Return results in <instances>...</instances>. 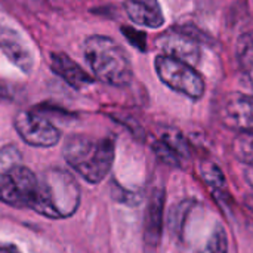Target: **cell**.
<instances>
[{
    "mask_svg": "<svg viewBox=\"0 0 253 253\" xmlns=\"http://www.w3.org/2000/svg\"><path fill=\"white\" fill-rule=\"evenodd\" d=\"M65 162L87 182L98 184L110 172L114 162V141L111 138H90L74 135L64 144Z\"/></svg>",
    "mask_w": 253,
    "mask_h": 253,
    "instance_id": "1",
    "label": "cell"
},
{
    "mask_svg": "<svg viewBox=\"0 0 253 253\" xmlns=\"http://www.w3.org/2000/svg\"><path fill=\"white\" fill-rule=\"evenodd\" d=\"M80 203V190L65 170L50 169L39 178L33 211L50 219L70 218L76 213Z\"/></svg>",
    "mask_w": 253,
    "mask_h": 253,
    "instance_id": "2",
    "label": "cell"
},
{
    "mask_svg": "<svg viewBox=\"0 0 253 253\" xmlns=\"http://www.w3.org/2000/svg\"><path fill=\"white\" fill-rule=\"evenodd\" d=\"M84 56L95 77L111 86H126L133 73L126 50L107 36H90L84 40Z\"/></svg>",
    "mask_w": 253,
    "mask_h": 253,
    "instance_id": "3",
    "label": "cell"
},
{
    "mask_svg": "<svg viewBox=\"0 0 253 253\" xmlns=\"http://www.w3.org/2000/svg\"><path fill=\"white\" fill-rule=\"evenodd\" d=\"M159 79L170 89L199 99L205 93V80L193 65L169 55H160L154 62Z\"/></svg>",
    "mask_w": 253,
    "mask_h": 253,
    "instance_id": "4",
    "label": "cell"
},
{
    "mask_svg": "<svg viewBox=\"0 0 253 253\" xmlns=\"http://www.w3.org/2000/svg\"><path fill=\"white\" fill-rule=\"evenodd\" d=\"M39 178L25 166L15 165L0 173V202L16 209H31Z\"/></svg>",
    "mask_w": 253,
    "mask_h": 253,
    "instance_id": "5",
    "label": "cell"
},
{
    "mask_svg": "<svg viewBox=\"0 0 253 253\" xmlns=\"http://www.w3.org/2000/svg\"><path fill=\"white\" fill-rule=\"evenodd\" d=\"M15 129L24 142L33 147H53L59 141V130L44 117L31 113L19 111L13 120Z\"/></svg>",
    "mask_w": 253,
    "mask_h": 253,
    "instance_id": "6",
    "label": "cell"
},
{
    "mask_svg": "<svg viewBox=\"0 0 253 253\" xmlns=\"http://www.w3.org/2000/svg\"><path fill=\"white\" fill-rule=\"evenodd\" d=\"M219 120L230 129L253 132V96L230 93L221 102Z\"/></svg>",
    "mask_w": 253,
    "mask_h": 253,
    "instance_id": "7",
    "label": "cell"
},
{
    "mask_svg": "<svg viewBox=\"0 0 253 253\" xmlns=\"http://www.w3.org/2000/svg\"><path fill=\"white\" fill-rule=\"evenodd\" d=\"M0 50L21 71L30 73L33 70L34 67L33 52L30 50L24 37L18 31L9 27H0Z\"/></svg>",
    "mask_w": 253,
    "mask_h": 253,
    "instance_id": "8",
    "label": "cell"
},
{
    "mask_svg": "<svg viewBox=\"0 0 253 253\" xmlns=\"http://www.w3.org/2000/svg\"><path fill=\"white\" fill-rule=\"evenodd\" d=\"M157 44L165 52L163 55L173 56L190 65L196 64L200 58V49L196 40H193L190 36L184 33H176V31L165 33L157 40Z\"/></svg>",
    "mask_w": 253,
    "mask_h": 253,
    "instance_id": "9",
    "label": "cell"
},
{
    "mask_svg": "<svg viewBox=\"0 0 253 253\" xmlns=\"http://www.w3.org/2000/svg\"><path fill=\"white\" fill-rule=\"evenodd\" d=\"M125 10L132 22L142 27L159 28L165 22V16L157 0H125Z\"/></svg>",
    "mask_w": 253,
    "mask_h": 253,
    "instance_id": "10",
    "label": "cell"
},
{
    "mask_svg": "<svg viewBox=\"0 0 253 253\" xmlns=\"http://www.w3.org/2000/svg\"><path fill=\"white\" fill-rule=\"evenodd\" d=\"M50 67L52 71L65 80L74 89H83L92 84L93 79L73 59H70L65 53L55 52L50 56Z\"/></svg>",
    "mask_w": 253,
    "mask_h": 253,
    "instance_id": "11",
    "label": "cell"
},
{
    "mask_svg": "<svg viewBox=\"0 0 253 253\" xmlns=\"http://www.w3.org/2000/svg\"><path fill=\"white\" fill-rule=\"evenodd\" d=\"M163 209H165V191L157 188L153 191L148 209L145 215V240L151 246H157L162 237L163 227Z\"/></svg>",
    "mask_w": 253,
    "mask_h": 253,
    "instance_id": "12",
    "label": "cell"
},
{
    "mask_svg": "<svg viewBox=\"0 0 253 253\" xmlns=\"http://www.w3.org/2000/svg\"><path fill=\"white\" fill-rule=\"evenodd\" d=\"M237 56L240 65L253 84V31L243 34L237 43Z\"/></svg>",
    "mask_w": 253,
    "mask_h": 253,
    "instance_id": "13",
    "label": "cell"
},
{
    "mask_svg": "<svg viewBox=\"0 0 253 253\" xmlns=\"http://www.w3.org/2000/svg\"><path fill=\"white\" fill-rule=\"evenodd\" d=\"M233 153L242 163L253 168V132H240L236 136Z\"/></svg>",
    "mask_w": 253,
    "mask_h": 253,
    "instance_id": "14",
    "label": "cell"
},
{
    "mask_svg": "<svg viewBox=\"0 0 253 253\" xmlns=\"http://www.w3.org/2000/svg\"><path fill=\"white\" fill-rule=\"evenodd\" d=\"M160 141L163 144H166L173 153L175 156L181 160V159H187L190 156V150H188V144L185 141V138L176 130V129H166L162 136Z\"/></svg>",
    "mask_w": 253,
    "mask_h": 253,
    "instance_id": "15",
    "label": "cell"
},
{
    "mask_svg": "<svg viewBox=\"0 0 253 253\" xmlns=\"http://www.w3.org/2000/svg\"><path fill=\"white\" fill-rule=\"evenodd\" d=\"M199 253H228V237L221 225H218L212 231L206 245L200 249Z\"/></svg>",
    "mask_w": 253,
    "mask_h": 253,
    "instance_id": "16",
    "label": "cell"
},
{
    "mask_svg": "<svg viewBox=\"0 0 253 253\" xmlns=\"http://www.w3.org/2000/svg\"><path fill=\"white\" fill-rule=\"evenodd\" d=\"M202 176L203 179L215 190H224L225 188V178L222 170L218 165L213 162H203L202 163Z\"/></svg>",
    "mask_w": 253,
    "mask_h": 253,
    "instance_id": "17",
    "label": "cell"
},
{
    "mask_svg": "<svg viewBox=\"0 0 253 253\" xmlns=\"http://www.w3.org/2000/svg\"><path fill=\"white\" fill-rule=\"evenodd\" d=\"M21 156L19 151L15 147H6L0 151V173L4 172L6 169L19 165Z\"/></svg>",
    "mask_w": 253,
    "mask_h": 253,
    "instance_id": "18",
    "label": "cell"
},
{
    "mask_svg": "<svg viewBox=\"0 0 253 253\" xmlns=\"http://www.w3.org/2000/svg\"><path fill=\"white\" fill-rule=\"evenodd\" d=\"M153 150H154V151H156V154L160 157V160H163V162H165V163H168V165L178 166V165H179V162H181V160L175 156V153H173V151H172L166 144H163L160 139L154 142Z\"/></svg>",
    "mask_w": 253,
    "mask_h": 253,
    "instance_id": "19",
    "label": "cell"
},
{
    "mask_svg": "<svg viewBox=\"0 0 253 253\" xmlns=\"http://www.w3.org/2000/svg\"><path fill=\"white\" fill-rule=\"evenodd\" d=\"M0 253H21L15 245L10 243H0Z\"/></svg>",
    "mask_w": 253,
    "mask_h": 253,
    "instance_id": "20",
    "label": "cell"
},
{
    "mask_svg": "<svg viewBox=\"0 0 253 253\" xmlns=\"http://www.w3.org/2000/svg\"><path fill=\"white\" fill-rule=\"evenodd\" d=\"M246 203H248V206H249V209H252V211H253V194H251V196L248 197V200H246Z\"/></svg>",
    "mask_w": 253,
    "mask_h": 253,
    "instance_id": "21",
    "label": "cell"
},
{
    "mask_svg": "<svg viewBox=\"0 0 253 253\" xmlns=\"http://www.w3.org/2000/svg\"><path fill=\"white\" fill-rule=\"evenodd\" d=\"M248 179H249L251 185L253 187V170H252V172H249V173H248Z\"/></svg>",
    "mask_w": 253,
    "mask_h": 253,
    "instance_id": "22",
    "label": "cell"
}]
</instances>
